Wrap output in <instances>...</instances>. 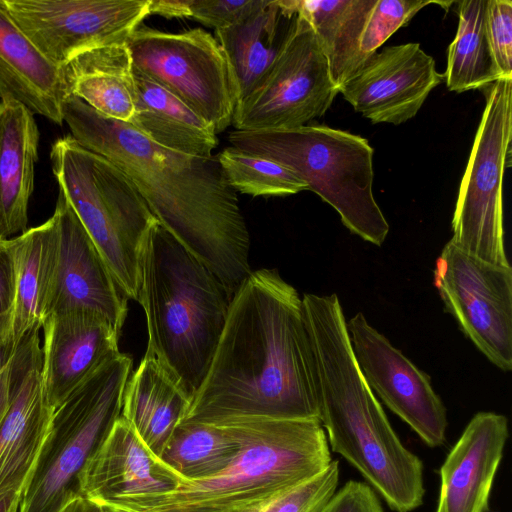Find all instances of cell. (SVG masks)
<instances>
[{
	"instance_id": "6da1fadb",
	"label": "cell",
	"mask_w": 512,
	"mask_h": 512,
	"mask_svg": "<svg viewBox=\"0 0 512 512\" xmlns=\"http://www.w3.org/2000/svg\"><path fill=\"white\" fill-rule=\"evenodd\" d=\"M318 418L302 298L276 269L252 271L232 296L208 372L181 422Z\"/></svg>"
},
{
	"instance_id": "7a4b0ae2",
	"label": "cell",
	"mask_w": 512,
	"mask_h": 512,
	"mask_svg": "<svg viewBox=\"0 0 512 512\" xmlns=\"http://www.w3.org/2000/svg\"><path fill=\"white\" fill-rule=\"evenodd\" d=\"M62 113L71 137L122 170L158 223L232 298L252 273L250 235L237 192L217 157L162 147L130 123L106 117L75 96L67 97Z\"/></svg>"
},
{
	"instance_id": "3957f363",
	"label": "cell",
	"mask_w": 512,
	"mask_h": 512,
	"mask_svg": "<svg viewBox=\"0 0 512 512\" xmlns=\"http://www.w3.org/2000/svg\"><path fill=\"white\" fill-rule=\"evenodd\" d=\"M316 378L318 419L344 457L395 512L424 499L423 463L406 448L367 384L352 351L338 295L302 297Z\"/></svg>"
},
{
	"instance_id": "277c9868",
	"label": "cell",
	"mask_w": 512,
	"mask_h": 512,
	"mask_svg": "<svg viewBox=\"0 0 512 512\" xmlns=\"http://www.w3.org/2000/svg\"><path fill=\"white\" fill-rule=\"evenodd\" d=\"M228 427L241 446L217 475L149 496L104 505L110 512H241L280 496L332 462L318 418H235Z\"/></svg>"
},
{
	"instance_id": "5b68a950",
	"label": "cell",
	"mask_w": 512,
	"mask_h": 512,
	"mask_svg": "<svg viewBox=\"0 0 512 512\" xmlns=\"http://www.w3.org/2000/svg\"><path fill=\"white\" fill-rule=\"evenodd\" d=\"M155 358L190 402L219 342L231 298L216 276L158 222L140 257L139 294Z\"/></svg>"
},
{
	"instance_id": "8992f818",
	"label": "cell",
	"mask_w": 512,
	"mask_h": 512,
	"mask_svg": "<svg viewBox=\"0 0 512 512\" xmlns=\"http://www.w3.org/2000/svg\"><path fill=\"white\" fill-rule=\"evenodd\" d=\"M228 141L289 168L338 212L350 232L377 246L385 241L389 224L373 194L374 150L365 138L307 124L285 130H233Z\"/></svg>"
},
{
	"instance_id": "52a82bcc",
	"label": "cell",
	"mask_w": 512,
	"mask_h": 512,
	"mask_svg": "<svg viewBox=\"0 0 512 512\" xmlns=\"http://www.w3.org/2000/svg\"><path fill=\"white\" fill-rule=\"evenodd\" d=\"M53 174L103 256L122 294L138 300L140 257L158 221L138 190L116 165L78 144L71 135L51 147Z\"/></svg>"
},
{
	"instance_id": "ba28073f",
	"label": "cell",
	"mask_w": 512,
	"mask_h": 512,
	"mask_svg": "<svg viewBox=\"0 0 512 512\" xmlns=\"http://www.w3.org/2000/svg\"><path fill=\"white\" fill-rule=\"evenodd\" d=\"M131 370L132 359L119 352L54 410L19 512H60L81 496V471L121 415Z\"/></svg>"
},
{
	"instance_id": "9c48e42d",
	"label": "cell",
	"mask_w": 512,
	"mask_h": 512,
	"mask_svg": "<svg viewBox=\"0 0 512 512\" xmlns=\"http://www.w3.org/2000/svg\"><path fill=\"white\" fill-rule=\"evenodd\" d=\"M485 101L460 183L450 241L485 262L511 267L504 245L502 186L511 166L512 80L487 86Z\"/></svg>"
},
{
	"instance_id": "30bf717a",
	"label": "cell",
	"mask_w": 512,
	"mask_h": 512,
	"mask_svg": "<svg viewBox=\"0 0 512 512\" xmlns=\"http://www.w3.org/2000/svg\"><path fill=\"white\" fill-rule=\"evenodd\" d=\"M134 72L176 96L215 131L230 124L237 91L226 56L202 28L165 32L140 25L127 40Z\"/></svg>"
},
{
	"instance_id": "8fae6325",
	"label": "cell",
	"mask_w": 512,
	"mask_h": 512,
	"mask_svg": "<svg viewBox=\"0 0 512 512\" xmlns=\"http://www.w3.org/2000/svg\"><path fill=\"white\" fill-rule=\"evenodd\" d=\"M309 22L296 13L267 75L234 110V130H285L321 117L338 94Z\"/></svg>"
},
{
	"instance_id": "7c38bea8",
	"label": "cell",
	"mask_w": 512,
	"mask_h": 512,
	"mask_svg": "<svg viewBox=\"0 0 512 512\" xmlns=\"http://www.w3.org/2000/svg\"><path fill=\"white\" fill-rule=\"evenodd\" d=\"M434 284L445 310L496 367L512 369V268L485 262L450 240L436 262Z\"/></svg>"
},
{
	"instance_id": "4fadbf2b",
	"label": "cell",
	"mask_w": 512,
	"mask_h": 512,
	"mask_svg": "<svg viewBox=\"0 0 512 512\" xmlns=\"http://www.w3.org/2000/svg\"><path fill=\"white\" fill-rule=\"evenodd\" d=\"M22 32L52 63L127 42L150 15V0H4Z\"/></svg>"
},
{
	"instance_id": "5bb4252c",
	"label": "cell",
	"mask_w": 512,
	"mask_h": 512,
	"mask_svg": "<svg viewBox=\"0 0 512 512\" xmlns=\"http://www.w3.org/2000/svg\"><path fill=\"white\" fill-rule=\"evenodd\" d=\"M355 360L373 392L429 447L441 446L448 426L446 408L429 376L371 326L362 312L347 322Z\"/></svg>"
},
{
	"instance_id": "9a60e30c",
	"label": "cell",
	"mask_w": 512,
	"mask_h": 512,
	"mask_svg": "<svg viewBox=\"0 0 512 512\" xmlns=\"http://www.w3.org/2000/svg\"><path fill=\"white\" fill-rule=\"evenodd\" d=\"M39 330L19 342L10 362V403L0 425V496L24 492L54 412L44 391Z\"/></svg>"
},
{
	"instance_id": "2e32d148",
	"label": "cell",
	"mask_w": 512,
	"mask_h": 512,
	"mask_svg": "<svg viewBox=\"0 0 512 512\" xmlns=\"http://www.w3.org/2000/svg\"><path fill=\"white\" fill-rule=\"evenodd\" d=\"M53 216L57 222L58 250L46 318L88 312L103 317L121 333L127 315V298L60 191Z\"/></svg>"
},
{
	"instance_id": "e0dca14e",
	"label": "cell",
	"mask_w": 512,
	"mask_h": 512,
	"mask_svg": "<svg viewBox=\"0 0 512 512\" xmlns=\"http://www.w3.org/2000/svg\"><path fill=\"white\" fill-rule=\"evenodd\" d=\"M443 81L419 43H405L368 57L339 93L372 123L399 125L412 119Z\"/></svg>"
},
{
	"instance_id": "ac0fdd59",
	"label": "cell",
	"mask_w": 512,
	"mask_h": 512,
	"mask_svg": "<svg viewBox=\"0 0 512 512\" xmlns=\"http://www.w3.org/2000/svg\"><path fill=\"white\" fill-rule=\"evenodd\" d=\"M181 484L183 480L147 448L121 415L79 477L80 495L101 506L170 492Z\"/></svg>"
},
{
	"instance_id": "d6986e66",
	"label": "cell",
	"mask_w": 512,
	"mask_h": 512,
	"mask_svg": "<svg viewBox=\"0 0 512 512\" xmlns=\"http://www.w3.org/2000/svg\"><path fill=\"white\" fill-rule=\"evenodd\" d=\"M42 327L44 391L55 410L102 364L119 353L120 333L103 317L88 312L51 315Z\"/></svg>"
},
{
	"instance_id": "ffe728a7",
	"label": "cell",
	"mask_w": 512,
	"mask_h": 512,
	"mask_svg": "<svg viewBox=\"0 0 512 512\" xmlns=\"http://www.w3.org/2000/svg\"><path fill=\"white\" fill-rule=\"evenodd\" d=\"M508 438L507 418L476 413L440 468L436 512H486Z\"/></svg>"
},
{
	"instance_id": "44dd1931",
	"label": "cell",
	"mask_w": 512,
	"mask_h": 512,
	"mask_svg": "<svg viewBox=\"0 0 512 512\" xmlns=\"http://www.w3.org/2000/svg\"><path fill=\"white\" fill-rule=\"evenodd\" d=\"M70 96L63 69L48 60L22 32L0 0V99L62 125Z\"/></svg>"
},
{
	"instance_id": "7402d4cb",
	"label": "cell",
	"mask_w": 512,
	"mask_h": 512,
	"mask_svg": "<svg viewBox=\"0 0 512 512\" xmlns=\"http://www.w3.org/2000/svg\"><path fill=\"white\" fill-rule=\"evenodd\" d=\"M40 133L34 114L0 100V240L27 230Z\"/></svg>"
},
{
	"instance_id": "603a6c76",
	"label": "cell",
	"mask_w": 512,
	"mask_h": 512,
	"mask_svg": "<svg viewBox=\"0 0 512 512\" xmlns=\"http://www.w3.org/2000/svg\"><path fill=\"white\" fill-rule=\"evenodd\" d=\"M295 16L285 8L282 0H267L245 19L215 30L214 37L234 78L237 104L249 96L267 75Z\"/></svg>"
},
{
	"instance_id": "cb8c5ba5",
	"label": "cell",
	"mask_w": 512,
	"mask_h": 512,
	"mask_svg": "<svg viewBox=\"0 0 512 512\" xmlns=\"http://www.w3.org/2000/svg\"><path fill=\"white\" fill-rule=\"evenodd\" d=\"M62 69L69 95L106 117L130 122L135 111L136 83L127 42L82 52Z\"/></svg>"
},
{
	"instance_id": "d4e9b609",
	"label": "cell",
	"mask_w": 512,
	"mask_h": 512,
	"mask_svg": "<svg viewBox=\"0 0 512 512\" xmlns=\"http://www.w3.org/2000/svg\"><path fill=\"white\" fill-rule=\"evenodd\" d=\"M190 399L153 357L144 355L127 380L121 416L158 458L184 419Z\"/></svg>"
},
{
	"instance_id": "484cf974",
	"label": "cell",
	"mask_w": 512,
	"mask_h": 512,
	"mask_svg": "<svg viewBox=\"0 0 512 512\" xmlns=\"http://www.w3.org/2000/svg\"><path fill=\"white\" fill-rule=\"evenodd\" d=\"M134 75L135 111L127 123L162 147L211 157L218 145L214 129L169 91L140 74Z\"/></svg>"
},
{
	"instance_id": "4316f807",
	"label": "cell",
	"mask_w": 512,
	"mask_h": 512,
	"mask_svg": "<svg viewBox=\"0 0 512 512\" xmlns=\"http://www.w3.org/2000/svg\"><path fill=\"white\" fill-rule=\"evenodd\" d=\"M16 296L12 332L17 344L46 318L58 250V230L52 215L43 224L16 236Z\"/></svg>"
},
{
	"instance_id": "83f0119b",
	"label": "cell",
	"mask_w": 512,
	"mask_h": 512,
	"mask_svg": "<svg viewBox=\"0 0 512 512\" xmlns=\"http://www.w3.org/2000/svg\"><path fill=\"white\" fill-rule=\"evenodd\" d=\"M375 0H285L286 7L312 26L338 89L367 59L360 40Z\"/></svg>"
},
{
	"instance_id": "f1b7e54d",
	"label": "cell",
	"mask_w": 512,
	"mask_h": 512,
	"mask_svg": "<svg viewBox=\"0 0 512 512\" xmlns=\"http://www.w3.org/2000/svg\"><path fill=\"white\" fill-rule=\"evenodd\" d=\"M240 442L225 425L181 422L173 431L159 459L182 480L213 477L235 459Z\"/></svg>"
},
{
	"instance_id": "f546056e",
	"label": "cell",
	"mask_w": 512,
	"mask_h": 512,
	"mask_svg": "<svg viewBox=\"0 0 512 512\" xmlns=\"http://www.w3.org/2000/svg\"><path fill=\"white\" fill-rule=\"evenodd\" d=\"M458 28L448 47L444 80L448 90L462 93L500 80L486 35L487 0L458 1Z\"/></svg>"
},
{
	"instance_id": "4dcf8cb0",
	"label": "cell",
	"mask_w": 512,
	"mask_h": 512,
	"mask_svg": "<svg viewBox=\"0 0 512 512\" xmlns=\"http://www.w3.org/2000/svg\"><path fill=\"white\" fill-rule=\"evenodd\" d=\"M217 160L230 186L243 194L287 196L308 190L306 183L286 166L261 155L229 146Z\"/></svg>"
},
{
	"instance_id": "1f68e13d",
	"label": "cell",
	"mask_w": 512,
	"mask_h": 512,
	"mask_svg": "<svg viewBox=\"0 0 512 512\" xmlns=\"http://www.w3.org/2000/svg\"><path fill=\"white\" fill-rule=\"evenodd\" d=\"M450 6L453 2L424 0H375L361 36L360 50L368 58L417 12L430 4Z\"/></svg>"
},
{
	"instance_id": "d6a6232c",
	"label": "cell",
	"mask_w": 512,
	"mask_h": 512,
	"mask_svg": "<svg viewBox=\"0 0 512 512\" xmlns=\"http://www.w3.org/2000/svg\"><path fill=\"white\" fill-rule=\"evenodd\" d=\"M338 480V461L332 460L319 475L251 509L253 512H321L337 490Z\"/></svg>"
},
{
	"instance_id": "836d02e7",
	"label": "cell",
	"mask_w": 512,
	"mask_h": 512,
	"mask_svg": "<svg viewBox=\"0 0 512 512\" xmlns=\"http://www.w3.org/2000/svg\"><path fill=\"white\" fill-rule=\"evenodd\" d=\"M486 35L500 80H512V2L487 0Z\"/></svg>"
},
{
	"instance_id": "e575fe53",
	"label": "cell",
	"mask_w": 512,
	"mask_h": 512,
	"mask_svg": "<svg viewBox=\"0 0 512 512\" xmlns=\"http://www.w3.org/2000/svg\"><path fill=\"white\" fill-rule=\"evenodd\" d=\"M267 0H192L191 18L215 30L245 19L262 7Z\"/></svg>"
},
{
	"instance_id": "d590c367",
	"label": "cell",
	"mask_w": 512,
	"mask_h": 512,
	"mask_svg": "<svg viewBox=\"0 0 512 512\" xmlns=\"http://www.w3.org/2000/svg\"><path fill=\"white\" fill-rule=\"evenodd\" d=\"M321 512H384L378 496L365 482L349 480L326 503Z\"/></svg>"
},
{
	"instance_id": "8d00e7d4",
	"label": "cell",
	"mask_w": 512,
	"mask_h": 512,
	"mask_svg": "<svg viewBox=\"0 0 512 512\" xmlns=\"http://www.w3.org/2000/svg\"><path fill=\"white\" fill-rule=\"evenodd\" d=\"M16 237L0 240V320L12 319L16 296Z\"/></svg>"
},
{
	"instance_id": "74e56055",
	"label": "cell",
	"mask_w": 512,
	"mask_h": 512,
	"mask_svg": "<svg viewBox=\"0 0 512 512\" xmlns=\"http://www.w3.org/2000/svg\"><path fill=\"white\" fill-rule=\"evenodd\" d=\"M192 0H150V15L166 18H191Z\"/></svg>"
},
{
	"instance_id": "f35d334b",
	"label": "cell",
	"mask_w": 512,
	"mask_h": 512,
	"mask_svg": "<svg viewBox=\"0 0 512 512\" xmlns=\"http://www.w3.org/2000/svg\"><path fill=\"white\" fill-rule=\"evenodd\" d=\"M60 512H110L105 507L79 496L69 501Z\"/></svg>"
},
{
	"instance_id": "ab89813d",
	"label": "cell",
	"mask_w": 512,
	"mask_h": 512,
	"mask_svg": "<svg viewBox=\"0 0 512 512\" xmlns=\"http://www.w3.org/2000/svg\"><path fill=\"white\" fill-rule=\"evenodd\" d=\"M17 346L12 334L0 332V372L10 364Z\"/></svg>"
},
{
	"instance_id": "60d3db41",
	"label": "cell",
	"mask_w": 512,
	"mask_h": 512,
	"mask_svg": "<svg viewBox=\"0 0 512 512\" xmlns=\"http://www.w3.org/2000/svg\"><path fill=\"white\" fill-rule=\"evenodd\" d=\"M10 403V364L0 372V425Z\"/></svg>"
},
{
	"instance_id": "b9f144b4",
	"label": "cell",
	"mask_w": 512,
	"mask_h": 512,
	"mask_svg": "<svg viewBox=\"0 0 512 512\" xmlns=\"http://www.w3.org/2000/svg\"><path fill=\"white\" fill-rule=\"evenodd\" d=\"M23 492L11 491L0 496V512H19Z\"/></svg>"
},
{
	"instance_id": "7bdbcfd3",
	"label": "cell",
	"mask_w": 512,
	"mask_h": 512,
	"mask_svg": "<svg viewBox=\"0 0 512 512\" xmlns=\"http://www.w3.org/2000/svg\"><path fill=\"white\" fill-rule=\"evenodd\" d=\"M486 512H496V511H493V510L488 509Z\"/></svg>"
}]
</instances>
